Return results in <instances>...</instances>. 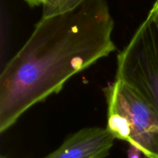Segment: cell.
<instances>
[{"instance_id": "obj_2", "label": "cell", "mask_w": 158, "mask_h": 158, "mask_svg": "<svg viewBox=\"0 0 158 158\" xmlns=\"http://www.w3.org/2000/svg\"><path fill=\"white\" fill-rule=\"evenodd\" d=\"M106 129L114 139L134 145L147 158H158V114L136 91L116 80L103 89Z\"/></svg>"}, {"instance_id": "obj_9", "label": "cell", "mask_w": 158, "mask_h": 158, "mask_svg": "<svg viewBox=\"0 0 158 158\" xmlns=\"http://www.w3.org/2000/svg\"><path fill=\"white\" fill-rule=\"evenodd\" d=\"M0 158H7V157H3V156H2V157Z\"/></svg>"}, {"instance_id": "obj_1", "label": "cell", "mask_w": 158, "mask_h": 158, "mask_svg": "<svg viewBox=\"0 0 158 158\" xmlns=\"http://www.w3.org/2000/svg\"><path fill=\"white\" fill-rule=\"evenodd\" d=\"M114 28L106 0H86L66 13L40 19L1 73L0 133L58 94L71 77L115 51Z\"/></svg>"}, {"instance_id": "obj_8", "label": "cell", "mask_w": 158, "mask_h": 158, "mask_svg": "<svg viewBox=\"0 0 158 158\" xmlns=\"http://www.w3.org/2000/svg\"><path fill=\"white\" fill-rule=\"evenodd\" d=\"M24 1L31 7H35V6H43L46 0H24Z\"/></svg>"}, {"instance_id": "obj_7", "label": "cell", "mask_w": 158, "mask_h": 158, "mask_svg": "<svg viewBox=\"0 0 158 158\" xmlns=\"http://www.w3.org/2000/svg\"><path fill=\"white\" fill-rule=\"evenodd\" d=\"M148 16L153 21L158 29V0L154 2V6L150 10Z\"/></svg>"}, {"instance_id": "obj_6", "label": "cell", "mask_w": 158, "mask_h": 158, "mask_svg": "<svg viewBox=\"0 0 158 158\" xmlns=\"http://www.w3.org/2000/svg\"><path fill=\"white\" fill-rule=\"evenodd\" d=\"M127 158H143V157H146V156L143 154V153L139 148L131 144H129L127 151Z\"/></svg>"}, {"instance_id": "obj_4", "label": "cell", "mask_w": 158, "mask_h": 158, "mask_svg": "<svg viewBox=\"0 0 158 158\" xmlns=\"http://www.w3.org/2000/svg\"><path fill=\"white\" fill-rule=\"evenodd\" d=\"M114 140L106 128H83L43 158H105L109 155Z\"/></svg>"}, {"instance_id": "obj_3", "label": "cell", "mask_w": 158, "mask_h": 158, "mask_svg": "<svg viewBox=\"0 0 158 158\" xmlns=\"http://www.w3.org/2000/svg\"><path fill=\"white\" fill-rule=\"evenodd\" d=\"M116 80L132 88L158 114V29L147 16L118 54Z\"/></svg>"}, {"instance_id": "obj_5", "label": "cell", "mask_w": 158, "mask_h": 158, "mask_svg": "<svg viewBox=\"0 0 158 158\" xmlns=\"http://www.w3.org/2000/svg\"><path fill=\"white\" fill-rule=\"evenodd\" d=\"M86 0H46L43 5L41 18H49L66 13L78 7Z\"/></svg>"}]
</instances>
